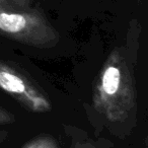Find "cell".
I'll use <instances>...</instances> for the list:
<instances>
[{
	"label": "cell",
	"mask_w": 148,
	"mask_h": 148,
	"mask_svg": "<svg viewBox=\"0 0 148 148\" xmlns=\"http://www.w3.org/2000/svg\"><path fill=\"white\" fill-rule=\"evenodd\" d=\"M14 122V116L9 112L5 111L3 108L0 107V125L2 124H11Z\"/></svg>",
	"instance_id": "cell-6"
},
{
	"label": "cell",
	"mask_w": 148,
	"mask_h": 148,
	"mask_svg": "<svg viewBox=\"0 0 148 148\" xmlns=\"http://www.w3.org/2000/svg\"><path fill=\"white\" fill-rule=\"evenodd\" d=\"M0 88L29 112L48 113L52 110V105L47 95L35 83L12 66L1 60Z\"/></svg>",
	"instance_id": "cell-3"
},
{
	"label": "cell",
	"mask_w": 148,
	"mask_h": 148,
	"mask_svg": "<svg viewBox=\"0 0 148 148\" xmlns=\"http://www.w3.org/2000/svg\"><path fill=\"white\" fill-rule=\"evenodd\" d=\"M21 148H59L58 142L51 136H39L27 142Z\"/></svg>",
	"instance_id": "cell-4"
},
{
	"label": "cell",
	"mask_w": 148,
	"mask_h": 148,
	"mask_svg": "<svg viewBox=\"0 0 148 148\" xmlns=\"http://www.w3.org/2000/svg\"><path fill=\"white\" fill-rule=\"evenodd\" d=\"M95 109L113 123L124 122L136 109V90L128 62L115 49L103 65L93 90Z\"/></svg>",
	"instance_id": "cell-1"
},
{
	"label": "cell",
	"mask_w": 148,
	"mask_h": 148,
	"mask_svg": "<svg viewBox=\"0 0 148 148\" xmlns=\"http://www.w3.org/2000/svg\"><path fill=\"white\" fill-rule=\"evenodd\" d=\"M34 0H0V8L9 10H27L33 8Z\"/></svg>",
	"instance_id": "cell-5"
},
{
	"label": "cell",
	"mask_w": 148,
	"mask_h": 148,
	"mask_svg": "<svg viewBox=\"0 0 148 148\" xmlns=\"http://www.w3.org/2000/svg\"><path fill=\"white\" fill-rule=\"evenodd\" d=\"M7 138V132L6 131H0V144L4 142V140Z\"/></svg>",
	"instance_id": "cell-7"
},
{
	"label": "cell",
	"mask_w": 148,
	"mask_h": 148,
	"mask_svg": "<svg viewBox=\"0 0 148 148\" xmlns=\"http://www.w3.org/2000/svg\"><path fill=\"white\" fill-rule=\"evenodd\" d=\"M0 35L32 47L52 48L60 35L43 12L35 8L9 10L0 8Z\"/></svg>",
	"instance_id": "cell-2"
}]
</instances>
